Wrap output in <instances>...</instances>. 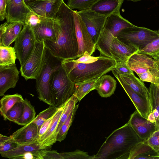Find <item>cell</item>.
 Returning <instances> with one entry per match:
<instances>
[{"label":"cell","instance_id":"16","mask_svg":"<svg viewBox=\"0 0 159 159\" xmlns=\"http://www.w3.org/2000/svg\"><path fill=\"white\" fill-rule=\"evenodd\" d=\"M31 11L24 0H7L6 21L24 23Z\"/></svg>","mask_w":159,"mask_h":159},{"label":"cell","instance_id":"24","mask_svg":"<svg viewBox=\"0 0 159 159\" xmlns=\"http://www.w3.org/2000/svg\"><path fill=\"white\" fill-rule=\"evenodd\" d=\"M42 149L38 141L30 144H19L16 148L0 154L2 157L5 158L11 159H22L23 156L27 153L31 152L34 155L37 151Z\"/></svg>","mask_w":159,"mask_h":159},{"label":"cell","instance_id":"40","mask_svg":"<svg viewBox=\"0 0 159 159\" xmlns=\"http://www.w3.org/2000/svg\"><path fill=\"white\" fill-rule=\"evenodd\" d=\"M159 52V38L148 43L138 53L152 57Z\"/></svg>","mask_w":159,"mask_h":159},{"label":"cell","instance_id":"48","mask_svg":"<svg viewBox=\"0 0 159 159\" xmlns=\"http://www.w3.org/2000/svg\"><path fill=\"white\" fill-rule=\"evenodd\" d=\"M154 59L155 63L159 68V52L156 54L151 57Z\"/></svg>","mask_w":159,"mask_h":159},{"label":"cell","instance_id":"50","mask_svg":"<svg viewBox=\"0 0 159 159\" xmlns=\"http://www.w3.org/2000/svg\"><path fill=\"white\" fill-rule=\"evenodd\" d=\"M25 2L26 3L27 2H30V1L33 0H24Z\"/></svg>","mask_w":159,"mask_h":159},{"label":"cell","instance_id":"46","mask_svg":"<svg viewBox=\"0 0 159 159\" xmlns=\"http://www.w3.org/2000/svg\"><path fill=\"white\" fill-rule=\"evenodd\" d=\"M7 0H0V20H3L6 16Z\"/></svg>","mask_w":159,"mask_h":159},{"label":"cell","instance_id":"37","mask_svg":"<svg viewBox=\"0 0 159 159\" xmlns=\"http://www.w3.org/2000/svg\"><path fill=\"white\" fill-rule=\"evenodd\" d=\"M99 0H68L67 6L72 9H88Z\"/></svg>","mask_w":159,"mask_h":159},{"label":"cell","instance_id":"18","mask_svg":"<svg viewBox=\"0 0 159 159\" xmlns=\"http://www.w3.org/2000/svg\"><path fill=\"white\" fill-rule=\"evenodd\" d=\"M24 23L6 21L0 27V46H10L21 32Z\"/></svg>","mask_w":159,"mask_h":159},{"label":"cell","instance_id":"9","mask_svg":"<svg viewBox=\"0 0 159 159\" xmlns=\"http://www.w3.org/2000/svg\"><path fill=\"white\" fill-rule=\"evenodd\" d=\"M36 42L32 27L24 24L21 32L15 41L14 47L21 66L25 63L32 54Z\"/></svg>","mask_w":159,"mask_h":159},{"label":"cell","instance_id":"15","mask_svg":"<svg viewBox=\"0 0 159 159\" xmlns=\"http://www.w3.org/2000/svg\"><path fill=\"white\" fill-rule=\"evenodd\" d=\"M142 141L146 140L156 130L155 124L142 116L136 110L128 122Z\"/></svg>","mask_w":159,"mask_h":159},{"label":"cell","instance_id":"23","mask_svg":"<svg viewBox=\"0 0 159 159\" xmlns=\"http://www.w3.org/2000/svg\"><path fill=\"white\" fill-rule=\"evenodd\" d=\"M134 25L122 17L119 12L113 13L107 17L104 28L116 37L117 34L122 30Z\"/></svg>","mask_w":159,"mask_h":159},{"label":"cell","instance_id":"14","mask_svg":"<svg viewBox=\"0 0 159 159\" xmlns=\"http://www.w3.org/2000/svg\"><path fill=\"white\" fill-rule=\"evenodd\" d=\"M63 1L64 0H33L26 4L31 11L39 16L52 19Z\"/></svg>","mask_w":159,"mask_h":159},{"label":"cell","instance_id":"44","mask_svg":"<svg viewBox=\"0 0 159 159\" xmlns=\"http://www.w3.org/2000/svg\"><path fill=\"white\" fill-rule=\"evenodd\" d=\"M12 139L0 145V154L11 150L19 145Z\"/></svg>","mask_w":159,"mask_h":159},{"label":"cell","instance_id":"10","mask_svg":"<svg viewBox=\"0 0 159 159\" xmlns=\"http://www.w3.org/2000/svg\"><path fill=\"white\" fill-rule=\"evenodd\" d=\"M45 47L44 41H36L32 54L20 66L21 75L26 80L36 79L42 66Z\"/></svg>","mask_w":159,"mask_h":159},{"label":"cell","instance_id":"19","mask_svg":"<svg viewBox=\"0 0 159 159\" xmlns=\"http://www.w3.org/2000/svg\"><path fill=\"white\" fill-rule=\"evenodd\" d=\"M66 102L58 108L49 127L40 137L39 142L41 149H48L57 141V130Z\"/></svg>","mask_w":159,"mask_h":159},{"label":"cell","instance_id":"5","mask_svg":"<svg viewBox=\"0 0 159 159\" xmlns=\"http://www.w3.org/2000/svg\"><path fill=\"white\" fill-rule=\"evenodd\" d=\"M62 59L53 56L46 47L40 70L36 80V88L40 100L53 106L50 80L53 72L61 65Z\"/></svg>","mask_w":159,"mask_h":159},{"label":"cell","instance_id":"35","mask_svg":"<svg viewBox=\"0 0 159 159\" xmlns=\"http://www.w3.org/2000/svg\"><path fill=\"white\" fill-rule=\"evenodd\" d=\"M78 106V105H76L67 119L61 126L57 134V141L61 142L66 138L69 129L73 121Z\"/></svg>","mask_w":159,"mask_h":159},{"label":"cell","instance_id":"8","mask_svg":"<svg viewBox=\"0 0 159 159\" xmlns=\"http://www.w3.org/2000/svg\"><path fill=\"white\" fill-rule=\"evenodd\" d=\"M116 37L125 44H133L138 47L140 50L159 38V33L157 31L134 25L122 30L117 34Z\"/></svg>","mask_w":159,"mask_h":159},{"label":"cell","instance_id":"41","mask_svg":"<svg viewBox=\"0 0 159 159\" xmlns=\"http://www.w3.org/2000/svg\"><path fill=\"white\" fill-rule=\"evenodd\" d=\"M143 142L155 152H159V129L155 130L146 140Z\"/></svg>","mask_w":159,"mask_h":159},{"label":"cell","instance_id":"3","mask_svg":"<svg viewBox=\"0 0 159 159\" xmlns=\"http://www.w3.org/2000/svg\"><path fill=\"white\" fill-rule=\"evenodd\" d=\"M116 64L114 59L101 54L97 60L90 62L78 63L73 59L61 61L62 66L74 84L100 77L111 71Z\"/></svg>","mask_w":159,"mask_h":159},{"label":"cell","instance_id":"2","mask_svg":"<svg viewBox=\"0 0 159 159\" xmlns=\"http://www.w3.org/2000/svg\"><path fill=\"white\" fill-rule=\"evenodd\" d=\"M141 142L128 122L107 137L94 159H128L131 151Z\"/></svg>","mask_w":159,"mask_h":159},{"label":"cell","instance_id":"39","mask_svg":"<svg viewBox=\"0 0 159 159\" xmlns=\"http://www.w3.org/2000/svg\"><path fill=\"white\" fill-rule=\"evenodd\" d=\"M60 154L63 159H94V155H89L87 152L79 150L70 152H62Z\"/></svg>","mask_w":159,"mask_h":159},{"label":"cell","instance_id":"32","mask_svg":"<svg viewBox=\"0 0 159 159\" xmlns=\"http://www.w3.org/2000/svg\"><path fill=\"white\" fill-rule=\"evenodd\" d=\"M36 112L34 107L27 99L24 101V109L21 117L16 122L18 125L24 126L32 122L35 117Z\"/></svg>","mask_w":159,"mask_h":159},{"label":"cell","instance_id":"21","mask_svg":"<svg viewBox=\"0 0 159 159\" xmlns=\"http://www.w3.org/2000/svg\"><path fill=\"white\" fill-rule=\"evenodd\" d=\"M36 41H54L56 35L52 19L42 17L40 23L32 28Z\"/></svg>","mask_w":159,"mask_h":159},{"label":"cell","instance_id":"1","mask_svg":"<svg viewBox=\"0 0 159 159\" xmlns=\"http://www.w3.org/2000/svg\"><path fill=\"white\" fill-rule=\"evenodd\" d=\"M74 10L63 1L53 21L56 40H44L45 47L54 56L61 59L78 58L79 46L76 36Z\"/></svg>","mask_w":159,"mask_h":159},{"label":"cell","instance_id":"33","mask_svg":"<svg viewBox=\"0 0 159 159\" xmlns=\"http://www.w3.org/2000/svg\"><path fill=\"white\" fill-rule=\"evenodd\" d=\"M78 101H79L78 99L73 94L66 102L56 132L57 134L61 126L67 119L70 113L75 107Z\"/></svg>","mask_w":159,"mask_h":159},{"label":"cell","instance_id":"6","mask_svg":"<svg viewBox=\"0 0 159 159\" xmlns=\"http://www.w3.org/2000/svg\"><path fill=\"white\" fill-rule=\"evenodd\" d=\"M50 84L54 106L57 108L74 94L75 84L70 80L61 65L52 74Z\"/></svg>","mask_w":159,"mask_h":159},{"label":"cell","instance_id":"22","mask_svg":"<svg viewBox=\"0 0 159 159\" xmlns=\"http://www.w3.org/2000/svg\"><path fill=\"white\" fill-rule=\"evenodd\" d=\"M125 0H99L88 9L108 17L113 13L119 12Z\"/></svg>","mask_w":159,"mask_h":159},{"label":"cell","instance_id":"34","mask_svg":"<svg viewBox=\"0 0 159 159\" xmlns=\"http://www.w3.org/2000/svg\"><path fill=\"white\" fill-rule=\"evenodd\" d=\"M24 101L16 103L7 111L5 120H7L16 123L23 114Z\"/></svg>","mask_w":159,"mask_h":159},{"label":"cell","instance_id":"17","mask_svg":"<svg viewBox=\"0 0 159 159\" xmlns=\"http://www.w3.org/2000/svg\"><path fill=\"white\" fill-rule=\"evenodd\" d=\"M10 136L19 145L34 143L39 141L40 139L37 125L31 122L17 129Z\"/></svg>","mask_w":159,"mask_h":159},{"label":"cell","instance_id":"30","mask_svg":"<svg viewBox=\"0 0 159 159\" xmlns=\"http://www.w3.org/2000/svg\"><path fill=\"white\" fill-rule=\"evenodd\" d=\"M16 54L14 47L0 46V66L16 65Z\"/></svg>","mask_w":159,"mask_h":159},{"label":"cell","instance_id":"28","mask_svg":"<svg viewBox=\"0 0 159 159\" xmlns=\"http://www.w3.org/2000/svg\"><path fill=\"white\" fill-rule=\"evenodd\" d=\"M100 77L76 82L74 84L73 94L79 101H81L90 91L96 89L97 81Z\"/></svg>","mask_w":159,"mask_h":159},{"label":"cell","instance_id":"20","mask_svg":"<svg viewBox=\"0 0 159 159\" xmlns=\"http://www.w3.org/2000/svg\"><path fill=\"white\" fill-rule=\"evenodd\" d=\"M16 66H0V96H3L8 89L16 86L19 72Z\"/></svg>","mask_w":159,"mask_h":159},{"label":"cell","instance_id":"7","mask_svg":"<svg viewBox=\"0 0 159 159\" xmlns=\"http://www.w3.org/2000/svg\"><path fill=\"white\" fill-rule=\"evenodd\" d=\"M127 63L141 80L159 85V68L151 58L137 52L131 56Z\"/></svg>","mask_w":159,"mask_h":159},{"label":"cell","instance_id":"11","mask_svg":"<svg viewBox=\"0 0 159 159\" xmlns=\"http://www.w3.org/2000/svg\"><path fill=\"white\" fill-rule=\"evenodd\" d=\"M75 33L78 42V58L85 52L92 55L96 49V44L89 32L87 27L76 11L74 10Z\"/></svg>","mask_w":159,"mask_h":159},{"label":"cell","instance_id":"12","mask_svg":"<svg viewBox=\"0 0 159 159\" xmlns=\"http://www.w3.org/2000/svg\"><path fill=\"white\" fill-rule=\"evenodd\" d=\"M76 11L96 44L104 28L107 17L88 9Z\"/></svg>","mask_w":159,"mask_h":159},{"label":"cell","instance_id":"4","mask_svg":"<svg viewBox=\"0 0 159 159\" xmlns=\"http://www.w3.org/2000/svg\"><path fill=\"white\" fill-rule=\"evenodd\" d=\"M100 54L114 59L116 63L127 61L139 50L138 47L123 43L104 28L96 43Z\"/></svg>","mask_w":159,"mask_h":159},{"label":"cell","instance_id":"45","mask_svg":"<svg viewBox=\"0 0 159 159\" xmlns=\"http://www.w3.org/2000/svg\"><path fill=\"white\" fill-rule=\"evenodd\" d=\"M54 114L46 120L41 127L39 130V135L40 138L46 132L49 127L52 123Z\"/></svg>","mask_w":159,"mask_h":159},{"label":"cell","instance_id":"38","mask_svg":"<svg viewBox=\"0 0 159 159\" xmlns=\"http://www.w3.org/2000/svg\"><path fill=\"white\" fill-rule=\"evenodd\" d=\"M34 159H63L60 153L56 151L42 149L37 151L34 155Z\"/></svg>","mask_w":159,"mask_h":159},{"label":"cell","instance_id":"49","mask_svg":"<svg viewBox=\"0 0 159 159\" xmlns=\"http://www.w3.org/2000/svg\"><path fill=\"white\" fill-rule=\"evenodd\" d=\"M127 0L131 1L134 2H138V1H142V0Z\"/></svg>","mask_w":159,"mask_h":159},{"label":"cell","instance_id":"43","mask_svg":"<svg viewBox=\"0 0 159 159\" xmlns=\"http://www.w3.org/2000/svg\"><path fill=\"white\" fill-rule=\"evenodd\" d=\"M113 69L123 76L127 75L134 73L127 65V61H122L116 63Z\"/></svg>","mask_w":159,"mask_h":159},{"label":"cell","instance_id":"47","mask_svg":"<svg viewBox=\"0 0 159 159\" xmlns=\"http://www.w3.org/2000/svg\"><path fill=\"white\" fill-rule=\"evenodd\" d=\"M11 139V138L10 136H7L1 134H0V145Z\"/></svg>","mask_w":159,"mask_h":159},{"label":"cell","instance_id":"36","mask_svg":"<svg viewBox=\"0 0 159 159\" xmlns=\"http://www.w3.org/2000/svg\"><path fill=\"white\" fill-rule=\"evenodd\" d=\"M58 108L54 106H50L48 108L40 112L31 122L37 125L39 130L44 122L52 116Z\"/></svg>","mask_w":159,"mask_h":159},{"label":"cell","instance_id":"25","mask_svg":"<svg viewBox=\"0 0 159 159\" xmlns=\"http://www.w3.org/2000/svg\"><path fill=\"white\" fill-rule=\"evenodd\" d=\"M116 85V82L114 78L105 74L97 81L96 90L102 97L107 98L114 93Z\"/></svg>","mask_w":159,"mask_h":159},{"label":"cell","instance_id":"27","mask_svg":"<svg viewBox=\"0 0 159 159\" xmlns=\"http://www.w3.org/2000/svg\"><path fill=\"white\" fill-rule=\"evenodd\" d=\"M148 89L151 108L149 115L155 118L157 130L159 129V85L151 83Z\"/></svg>","mask_w":159,"mask_h":159},{"label":"cell","instance_id":"51","mask_svg":"<svg viewBox=\"0 0 159 159\" xmlns=\"http://www.w3.org/2000/svg\"><path fill=\"white\" fill-rule=\"evenodd\" d=\"M157 31H158V33H159V29H158V30Z\"/></svg>","mask_w":159,"mask_h":159},{"label":"cell","instance_id":"13","mask_svg":"<svg viewBox=\"0 0 159 159\" xmlns=\"http://www.w3.org/2000/svg\"><path fill=\"white\" fill-rule=\"evenodd\" d=\"M135 106L136 110L144 118L147 119L151 112V106L149 99L133 91L126 83L122 75L115 69L111 70Z\"/></svg>","mask_w":159,"mask_h":159},{"label":"cell","instance_id":"29","mask_svg":"<svg viewBox=\"0 0 159 159\" xmlns=\"http://www.w3.org/2000/svg\"><path fill=\"white\" fill-rule=\"evenodd\" d=\"M122 76L126 83L133 91L149 99L148 89L146 87L143 81L136 77L134 73Z\"/></svg>","mask_w":159,"mask_h":159},{"label":"cell","instance_id":"42","mask_svg":"<svg viewBox=\"0 0 159 159\" xmlns=\"http://www.w3.org/2000/svg\"><path fill=\"white\" fill-rule=\"evenodd\" d=\"M42 17L36 14L31 11L27 15L24 24L33 28L40 23L42 20Z\"/></svg>","mask_w":159,"mask_h":159},{"label":"cell","instance_id":"26","mask_svg":"<svg viewBox=\"0 0 159 159\" xmlns=\"http://www.w3.org/2000/svg\"><path fill=\"white\" fill-rule=\"evenodd\" d=\"M159 159V152L154 151L147 144L142 141L130 152L128 159Z\"/></svg>","mask_w":159,"mask_h":159},{"label":"cell","instance_id":"31","mask_svg":"<svg viewBox=\"0 0 159 159\" xmlns=\"http://www.w3.org/2000/svg\"><path fill=\"white\" fill-rule=\"evenodd\" d=\"M24 100L22 95L18 93L3 96L0 101V112L4 119L7 111L16 103Z\"/></svg>","mask_w":159,"mask_h":159}]
</instances>
